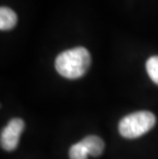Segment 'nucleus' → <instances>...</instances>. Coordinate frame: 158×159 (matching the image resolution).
Segmentation results:
<instances>
[{
	"instance_id": "1",
	"label": "nucleus",
	"mask_w": 158,
	"mask_h": 159,
	"mask_svg": "<svg viewBox=\"0 0 158 159\" xmlns=\"http://www.w3.org/2000/svg\"><path fill=\"white\" fill-rule=\"evenodd\" d=\"M92 57L88 50L84 47L65 50L56 59V70L60 75L68 79H77L87 72Z\"/></svg>"
},
{
	"instance_id": "2",
	"label": "nucleus",
	"mask_w": 158,
	"mask_h": 159,
	"mask_svg": "<svg viewBox=\"0 0 158 159\" xmlns=\"http://www.w3.org/2000/svg\"><path fill=\"white\" fill-rule=\"evenodd\" d=\"M156 123L155 115L149 111H139L123 117L120 120L118 129L122 137L136 139L145 134Z\"/></svg>"
},
{
	"instance_id": "4",
	"label": "nucleus",
	"mask_w": 158,
	"mask_h": 159,
	"mask_svg": "<svg viewBox=\"0 0 158 159\" xmlns=\"http://www.w3.org/2000/svg\"><path fill=\"white\" fill-rule=\"evenodd\" d=\"M83 146L85 147L86 151L88 152L89 155L92 156L97 157L104 152V148H105V144L104 141L97 136H88L80 141Z\"/></svg>"
},
{
	"instance_id": "7",
	"label": "nucleus",
	"mask_w": 158,
	"mask_h": 159,
	"mask_svg": "<svg viewBox=\"0 0 158 159\" xmlns=\"http://www.w3.org/2000/svg\"><path fill=\"white\" fill-rule=\"evenodd\" d=\"M88 155V152L86 151L85 147L83 146L81 142L74 144L69 150L70 159H87Z\"/></svg>"
},
{
	"instance_id": "5",
	"label": "nucleus",
	"mask_w": 158,
	"mask_h": 159,
	"mask_svg": "<svg viewBox=\"0 0 158 159\" xmlns=\"http://www.w3.org/2000/svg\"><path fill=\"white\" fill-rule=\"evenodd\" d=\"M18 22V16L12 9L2 6L0 8V29L2 31H7L15 28Z\"/></svg>"
},
{
	"instance_id": "6",
	"label": "nucleus",
	"mask_w": 158,
	"mask_h": 159,
	"mask_svg": "<svg viewBox=\"0 0 158 159\" xmlns=\"http://www.w3.org/2000/svg\"><path fill=\"white\" fill-rule=\"evenodd\" d=\"M147 73L154 83L158 84V57H151L146 63Z\"/></svg>"
},
{
	"instance_id": "3",
	"label": "nucleus",
	"mask_w": 158,
	"mask_h": 159,
	"mask_svg": "<svg viewBox=\"0 0 158 159\" xmlns=\"http://www.w3.org/2000/svg\"><path fill=\"white\" fill-rule=\"evenodd\" d=\"M25 123L21 118H13L1 133V147L6 151H13L18 147Z\"/></svg>"
}]
</instances>
